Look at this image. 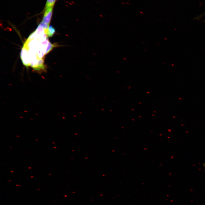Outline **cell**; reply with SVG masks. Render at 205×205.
<instances>
[{
	"instance_id": "cell-1",
	"label": "cell",
	"mask_w": 205,
	"mask_h": 205,
	"mask_svg": "<svg viewBox=\"0 0 205 205\" xmlns=\"http://www.w3.org/2000/svg\"><path fill=\"white\" fill-rule=\"evenodd\" d=\"M53 7L46 8L42 22L48 24H50L52 15Z\"/></svg>"
},
{
	"instance_id": "cell-2",
	"label": "cell",
	"mask_w": 205,
	"mask_h": 205,
	"mask_svg": "<svg viewBox=\"0 0 205 205\" xmlns=\"http://www.w3.org/2000/svg\"><path fill=\"white\" fill-rule=\"evenodd\" d=\"M55 28L52 25L50 26L48 29L46 33L47 36L52 37L54 35L55 32Z\"/></svg>"
},
{
	"instance_id": "cell-3",
	"label": "cell",
	"mask_w": 205,
	"mask_h": 205,
	"mask_svg": "<svg viewBox=\"0 0 205 205\" xmlns=\"http://www.w3.org/2000/svg\"><path fill=\"white\" fill-rule=\"evenodd\" d=\"M58 46H59V45H56L55 44H52L49 42L45 54H48L54 47Z\"/></svg>"
},
{
	"instance_id": "cell-4",
	"label": "cell",
	"mask_w": 205,
	"mask_h": 205,
	"mask_svg": "<svg viewBox=\"0 0 205 205\" xmlns=\"http://www.w3.org/2000/svg\"><path fill=\"white\" fill-rule=\"evenodd\" d=\"M56 0H47L46 4V8L53 7Z\"/></svg>"
},
{
	"instance_id": "cell-5",
	"label": "cell",
	"mask_w": 205,
	"mask_h": 205,
	"mask_svg": "<svg viewBox=\"0 0 205 205\" xmlns=\"http://www.w3.org/2000/svg\"><path fill=\"white\" fill-rule=\"evenodd\" d=\"M204 14H205V13H204Z\"/></svg>"
},
{
	"instance_id": "cell-6",
	"label": "cell",
	"mask_w": 205,
	"mask_h": 205,
	"mask_svg": "<svg viewBox=\"0 0 205 205\" xmlns=\"http://www.w3.org/2000/svg\"><path fill=\"white\" fill-rule=\"evenodd\" d=\"M205 20H204V21H205Z\"/></svg>"
}]
</instances>
